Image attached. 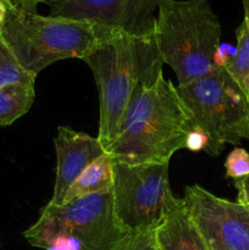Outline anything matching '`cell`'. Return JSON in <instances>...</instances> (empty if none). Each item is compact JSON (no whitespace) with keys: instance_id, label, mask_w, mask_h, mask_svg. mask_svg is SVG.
<instances>
[{"instance_id":"cell-16","label":"cell","mask_w":249,"mask_h":250,"mask_svg":"<svg viewBox=\"0 0 249 250\" xmlns=\"http://www.w3.org/2000/svg\"><path fill=\"white\" fill-rule=\"evenodd\" d=\"M226 177L234 181L249 175V153L243 148H234L225 161Z\"/></svg>"},{"instance_id":"cell-11","label":"cell","mask_w":249,"mask_h":250,"mask_svg":"<svg viewBox=\"0 0 249 250\" xmlns=\"http://www.w3.org/2000/svg\"><path fill=\"white\" fill-rule=\"evenodd\" d=\"M154 242L156 250H209L180 198L154 229Z\"/></svg>"},{"instance_id":"cell-12","label":"cell","mask_w":249,"mask_h":250,"mask_svg":"<svg viewBox=\"0 0 249 250\" xmlns=\"http://www.w3.org/2000/svg\"><path fill=\"white\" fill-rule=\"evenodd\" d=\"M112 165H114V159L105 151V154L93 161L83 171L82 175L73 182L66 193L63 203L111 189L114 183Z\"/></svg>"},{"instance_id":"cell-1","label":"cell","mask_w":249,"mask_h":250,"mask_svg":"<svg viewBox=\"0 0 249 250\" xmlns=\"http://www.w3.org/2000/svg\"><path fill=\"white\" fill-rule=\"evenodd\" d=\"M97 42L82 59L94 76L99 92L98 141L106 149L121 128L126 110L139 83L153 84L164 75V61L154 36L137 38L99 31Z\"/></svg>"},{"instance_id":"cell-20","label":"cell","mask_w":249,"mask_h":250,"mask_svg":"<svg viewBox=\"0 0 249 250\" xmlns=\"http://www.w3.org/2000/svg\"><path fill=\"white\" fill-rule=\"evenodd\" d=\"M7 12V0H0V27L6 17Z\"/></svg>"},{"instance_id":"cell-17","label":"cell","mask_w":249,"mask_h":250,"mask_svg":"<svg viewBox=\"0 0 249 250\" xmlns=\"http://www.w3.org/2000/svg\"><path fill=\"white\" fill-rule=\"evenodd\" d=\"M114 250H155L154 231L128 234Z\"/></svg>"},{"instance_id":"cell-7","label":"cell","mask_w":249,"mask_h":250,"mask_svg":"<svg viewBox=\"0 0 249 250\" xmlns=\"http://www.w3.org/2000/svg\"><path fill=\"white\" fill-rule=\"evenodd\" d=\"M112 200L119 225L127 234L154 231L175 202L168 163L126 164L114 160Z\"/></svg>"},{"instance_id":"cell-5","label":"cell","mask_w":249,"mask_h":250,"mask_svg":"<svg viewBox=\"0 0 249 250\" xmlns=\"http://www.w3.org/2000/svg\"><path fill=\"white\" fill-rule=\"evenodd\" d=\"M127 236L115 216L112 188L61 205L48 203L23 232L31 246L45 250H114Z\"/></svg>"},{"instance_id":"cell-13","label":"cell","mask_w":249,"mask_h":250,"mask_svg":"<svg viewBox=\"0 0 249 250\" xmlns=\"http://www.w3.org/2000/svg\"><path fill=\"white\" fill-rule=\"evenodd\" d=\"M34 98V83H14L0 88V127L10 126L27 114Z\"/></svg>"},{"instance_id":"cell-2","label":"cell","mask_w":249,"mask_h":250,"mask_svg":"<svg viewBox=\"0 0 249 250\" xmlns=\"http://www.w3.org/2000/svg\"><path fill=\"white\" fill-rule=\"evenodd\" d=\"M192 127L177 89L163 75L150 85L139 83L119 134L105 151L114 160L132 165L170 163L171 156L185 148Z\"/></svg>"},{"instance_id":"cell-15","label":"cell","mask_w":249,"mask_h":250,"mask_svg":"<svg viewBox=\"0 0 249 250\" xmlns=\"http://www.w3.org/2000/svg\"><path fill=\"white\" fill-rule=\"evenodd\" d=\"M36 77L27 72L0 33V88L14 83H34Z\"/></svg>"},{"instance_id":"cell-21","label":"cell","mask_w":249,"mask_h":250,"mask_svg":"<svg viewBox=\"0 0 249 250\" xmlns=\"http://www.w3.org/2000/svg\"><path fill=\"white\" fill-rule=\"evenodd\" d=\"M244 9V17L249 21V0H242Z\"/></svg>"},{"instance_id":"cell-6","label":"cell","mask_w":249,"mask_h":250,"mask_svg":"<svg viewBox=\"0 0 249 250\" xmlns=\"http://www.w3.org/2000/svg\"><path fill=\"white\" fill-rule=\"evenodd\" d=\"M190 115L193 127L209 137L205 153L219 156L225 144H238L249 139V102L224 67L187 84L176 87Z\"/></svg>"},{"instance_id":"cell-4","label":"cell","mask_w":249,"mask_h":250,"mask_svg":"<svg viewBox=\"0 0 249 250\" xmlns=\"http://www.w3.org/2000/svg\"><path fill=\"white\" fill-rule=\"evenodd\" d=\"M0 33L20 65L37 76L61 60H82L97 42L99 32L89 22L24 11L7 0V12Z\"/></svg>"},{"instance_id":"cell-14","label":"cell","mask_w":249,"mask_h":250,"mask_svg":"<svg viewBox=\"0 0 249 250\" xmlns=\"http://www.w3.org/2000/svg\"><path fill=\"white\" fill-rule=\"evenodd\" d=\"M236 37V50L224 68L249 102V21L246 17L237 28Z\"/></svg>"},{"instance_id":"cell-10","label":"cell","mask_w":249,"mask_h":250,"mask_svg":"<svg viewBox=\"0 0 249 250\" xmlns=\"http://www.w3.org/2000/svg\"><path fill=\"white\" fill-rule=\"evenodd\" d=\"M56 151V177L49 204H63L65 195L83 171L99 156L105 154L98 138L70 127L60 126L54 138Z\"/></svg>"},{"instance_id":"cell-23","label":"cell","mask_w":249,"mask_h":250,"mask_svg":"<svg viewBox=\"0 0 249 250\" xmlns=\"http://www.w3.org/2000/svg\"><path fill=\"white\" fill-rule=\"evenodd\" d=\"M155 250H156V249H155Z\"/></svg>"},{"instance_id":"cell-9","label":"cell","mask_w":249,"mask_h":250,"mask_svg":"<svg viewBox=\"0 0 249 250\" xmlns=\"http://www.w3.org/2000/svg\"><path fill=\"white\" fill-rule=\"evenodd\" d=\"M185 204L209 250H249V208L198 185L186 187Z\"/></svg>"},{"instance_id":"cell-8","label":"cell","mask_w":249,"mask_h":250,"mask_svg":"<svg viewBox=\"0 0 249 250\" xmlns=\"http://www.w3.org/2000/svg\"><path fill=\"white\" fill-rule=\"evenodd\" d=\"M160 0H53L50 16L89 22L99 31L154 36Z\"/></svg>"},{"instance_id":"cell-3","label":"cell","mask_w":249,"mask_h":250,"mask_svg":"<svg viewBox=\"0 0 249 250\" xmlns=\"http://www.w3.org/2000/svg\"><path fill=\"white\" fill-rule=\"evenodd\" d=\"M221 24L208 0H160L154 39L164 63L187 84L217 67Z\"/></svg>"},{"instance_id":"cell-18","label":"cell","mask_w":249,"mask_h":250,"mask_svg":"<svg viewBox=\"0 0 249 250\" xmlns=\"http://www.w3.org/2000/svg\"><path fill=\"white\" fill-rule=\"evenodd\" d=\"M208 146H209V137H208V134L203 129L198 128V127H192L187 138H186L185 148H187L190 151H205Z\"/></svg>"},{"instance_id":"cell-22","label":"cell","mask_w":249,"mask_h":250,"mask_svg":"<svg viewBox=\"0 0 249 250\" xmlns=\"http://www.w3.org/2000/svg\"><path fill=\"white\" fill-rule=\"evenodd\" d=\"M12 1H16V0H12Z\"/></svg>"},{"instance_id":"cell-19","label":"cell","mask_w":249,"mask_h":250,"mask_svg":"<svg viewBox=\"0 0 249 250\" xmlns=\"http://www.w3.org/2000/svg\"><path fill=\"white\" fill-rule=\"evenodd\" d=\"M234 187H236L237 193H238L237 202L239 204H243L244 207L249 208V175L234 181Z\"/></svg>"}]
</instances>
